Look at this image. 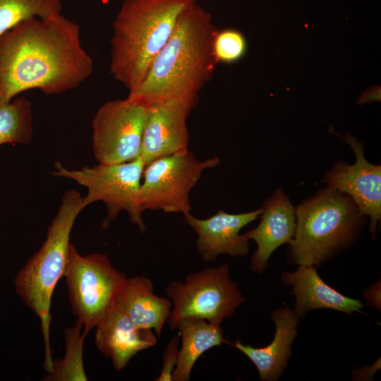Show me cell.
I'll return each mask as SVG.
<instances>
[{
    "label": "cell",
    "mask_w": 381,
    "mask_h": 381,
    "mask_svg": "<svg viewBox=\"0 0 381 381\" xmlns=\"http://www.w3.org/2000/svg\"><path fill=\"white\" fill-rule=\"evenodd\" d=\"M32 122V103L25 96L1 104L0 145L28 144L33 133Z\"/></svg>",
    "instance_id": "20"
},
{
    "label": "cell",
    "mask_w": 381,
    "mask_h": 381,
    "mask_svg": "<svg viewBox=\"0 0 381 381\" xmlns=\"http://www.w3.org/2000/svg\"><path fill=\"white\" fill-rule=\"evenodd\" d=\"M380 368V361H377L374 365L368 366L367 368H362L355 369L353 372V380H372L373 375L375 372Z\"/></svg>",
    "instance_id": "26"
},
{
    "label": "cell",
    "mask_w": 381,
    "mask_h": 381,
    "mask_svg": "<svg viewBox=\"0 0 381 381\" xmlns=\"http://www.w3.org/2000/svg\"><path fill=\"white\" fill-rule=\"evenodd\" d=\"M218 157L204 161L185 151L161 157L145 165L140 189V203L145 210L189 213V195L204 171L217 166Z\"/></svg>",
    "instance_id": "9"
},
{
    "label": "cell",
    "mask_w": 381,
    "mask_h": 381,
    "mask_svg": "<svg viewBox=\"0 0 381 381\" xmlns=\"http://www.w3.org/2000/svg\"><path fill=\"white\" fill-rule=\"evenodd\" d=\"M166 292L173 302L167 321L173 330L185 319H203L221 324L246 300L238 284L230 279L229 267L226 264L190 274L183 282L171 281Z\"/></svg>",
    "instance_id": "8"
},
{
    "label": "cell",
    "mask_w": 381,
    "mask_h": 381,
    "mask_svg": "<svg viewBox=\"0 0 381 381\" xmlns=\"http://www.w3.org/2000/svg\"><path fill=\"white\" fill-rule=\"evenodd\" d=\"M344 140L352 148L355 162H337L322 182L350 196L361 214L369 217L370 238L374 241L381 219V167L366 160L363 145L355 138L346 134Z\"/></svg>",
    "instance_id": "11"
},
{
    "label": "cell",
    "mask_w": 381,
    "mask_h": 381,
    "mask_svg": "<svg viewBox=\"0 0 381 381\" xmlns=\"http://www.w3.org/2000/svg\"><path fill=\"white\" fill-rule=\"evenodd\" d=\"M145 163L141 157L127 162L84 166L78 169H68L60 162L54 164L53 176L75 181L87 188L84 197L85 206L97 201L103 202L107 215L102 227L107 229L121 211L127 212L129 221L140 231H145L143 212L140 203V189Z\"/></svg>",
    "instance_id": "7"
},
{
    "label": "cell",
    "mask_w": 381,
    "mask_h": 381,
    "mask_svg": "<svg viewBox=\"0 0 381 381\" xmlns=\"http://www.w3.org/2000/svg\"><path fill=\"white\" fill-rule=\"evenodd\" d=\"M181 337L176 366L173 373L174 381H188L198 358L210 349L219 346L227 341L223 337L220 324L203 319H185L179 322Z\"/></svg>",
    "instance_id": "19"
},
{
    "label": "cell",
    "mask_w": 381,
    "mask_h": 381,
    "mask_svg": "<svg viewBox=\"0 0 381 381\" xmlns=\"http://www.w3.org/2000/svg\"><path fill=\"white\" fill-rule=\"evenodd\" d=\"M262 208L259 224L245 233L257 244L250 262L252 271L257 274L265 271L270 257L276 249L293 240L296 228L295 207L281 188L274 190Z\"/></svg>",
    "instance_id": "14"
},
{
    "label": "cell",
    "mask_w": 381,
    "mask_h": 381,
    "mask_svg": "<svg viewBox=\"0 0 381 381\" xmlns=\"http://www.w3.org/2000/svg\"><path fill=\"white\" fill-rule=\"evenodd\" d=\"M61 0H0V36L20 21L61 14Z\"/></svg>",
    "instance_id": "21"
},
{
    "label": "cell",
    "mask_w": 381,
    "mask_h": 381,
    "mask_svg": "<svg viewBox=\"0 0 381 381\" xmlns=\"http://www.w3.org/2000/svg\"><path fill=\"white\" fill-rule=\"evenodd\" d=\"M179 338L173 337L168 343L162 355V368L156 381L173 380V373L176 366L179 356Z\"/></svg>",
    "instance_id": "24"
},
{
    "label": "cell",
    "mask_w": 381,
    "mask_h": 381,
    "mask_svg": "<svg viewBox=\"0 0 381 381\" xmlns=\"http://www.w3.org/2000/svg\"><path fill=\"white\" fill-rule=\"evenodd\" d=\"M217 32L210 13L197 2L188 6L143 81L126 99L147 107L176 102L194 108L218 63L213 52Z\"/></svg>",
    "instance_id": "2"
},
{
    "label": "cell",
    "mask_w": 381,
    "mask_h": 381,
    "mask_svg": "<svg viewBox=\"0 0 381 381\" xmlns=\"http://www.w3.org/2000/svg\"><path fill=\"white\" fill-rule=\"evenodd\" d=\"M82 324L77 320L75 326L66 330V351L63 359L55 363L47 380H87L83 365V344L86 336L80 334Z\"/></svg>",
    "instance_id": "22"
},
{
    "label": "cell",
    "mask_w": 381,
    "mask_h": 381,
    "mask_svg": "<svg viewBox=\"0 0 381 381\" xmlns=\"http://www.w3.org/2000/svg\"><path fill=\"white\" fill-rule=\"evenodd\" d=\"M148 107L125 99L105 102L92 121V150L99 164L132 161L140 155Z\"/></svg>",
    "instance_id": "10"
},
{
    "label": "cell",
    "mask_w": 381,
    "mask_h": 381,
    "mask_svg": "<svg viewBox=\"0 0 381 381\" xmlns=\"http://www.w3.org/2000/svg\"><path fill=\"white\" fill-rule=\"evenodd\" d=\"M93 67L77 23L61 14L23 20L0 36V105L31 89L47 95L75 89Z\"/></svg>",
    "instance_id": "1"
},
{
    "label": "cell",
    "mask_w": 381,
    "mask_h": 381,
    "mask_svg": "<svg viewBox=\"0 0 381 381\" xmlns=\"http://www.w3.org/2000/svg\"><path fill=\"white\" fill-rule=\"evenodd\" d=\"M64 277L72 311L86 335L114 308L128 281L106 254L82 255L73 244Z\"/></svg>",
    "instance_id": "6"
},
{
    "label": "cell",
    "mask_w": 381,
    "mask_h": 381,
    "mask_svg": "<svg viewBox=\"0 0 381 381\" xmlns=\"http://www.w3.org/2000/svg\"><path fill=\"white\" fill-rule=\"evenodd\" d=\"M281 281L292 286L290 294L296 297L293 310L300 318L315 309H331L350 315L362 313L363 304L360 300L347 297L329 286L315 266L298 265L294 272H283Z\"/></svg>",
    "instance_id": "17"
},
{
    "label": "cell",
    "mask_w": 381,
    "mask_h": 381,
    "mask_svg": "<svg viewBox=\"0 0 381 381\" xmlns=\"http://www.w3.org/2000/svg\"><path fill=\"white\" fill-rule=\"evenodd\" d=\"M300 318L288 306L278 307L271 312L274 323V336L267 346L255 348L237 339L226 343L243 353L256 367L261 381H277L288 367L291 346L297 337Z\"/></svg>",
    "instance_id": "15"
},
{
    "label": "cell",
    "mask_w": 381,
    "mask_h": 381,
    "mask_svg": "<svg viewBox=\"0 0 381 381\" xmlns=\"http://www.w3.org/2000/svg\"><path fill=\"white\" fill-rule=\"evenodd\" d=\"M193 109L176 102H158L148 107L140 155L145 165L161 157L188 150L186 120Z\"/></svg>",
    "instance_id": "13"
},
{
    "label": "cell",
    "mask_w": 381,
    "mask_h": 381,
    "mask_svg": "<svg viewBox=\"0 0 381 381\" xmlns=\"http://www.w3.org/2000/svg\"><path fill=\"white\" fill-rule=\"evenodd\" d=\"M246 47L244 37L234 30L218 31L213 42V52L218 62L230 63L239 59Z\"/></svg>",
    "instance_id": "23"
},
{
    "label": "cell",
    "mask_w": 381,
    "mask_h": 381,
    "mask_svg": "<svg viewBox=\"0 0 381 381\" xmlns=\"http://www.w3.org/2000/svg\"><path fill=\"white\" fill-rule=\"evenodd\" d=\"M117 305L140 329H154L157 338L171 313V300L154 294L152 281L145 276L128 278Z\"/></svg>",
    "instance_id": "18"
},
{
    "label": "cell",
    "mask_w": 381,
    "mask_h": 381,
    "mask_svg": "<svg viewBox=\"0 0 381 381\" xmlns=\"http://www.w3.org/2000/svg\"><path fill=\"white\" fill-rule=\"evenodd\" d=\"M95 328L98 350L111 360L118 371L125 368L138 352L157 341L152 329L138 328L117 304Z\"/></svg>",
    "instance_id": "16"
},
{
    "label": "cell",
    "mask_w": 381,
    "mask_h": 381,
    "mask_svg": "<svg viewBox=\"0 0 381 381\" xmlns=\"http://www.w3.org/2000/svg\"><path fill=\"white\" fill-rule=\"evenodd\" d=\"M85 207L84 197L78 191L66 190L48 226L44 243L14 279L16 293L40 319L44 346V367L48 373L53 371L54 365L50 347L52 298L66 271L71 230L79 213Z\"/></svg>",
    "instance_id": "5"
},
{
    "label": "cell",
    "mask_w": 381,
    "mask_h": 381,
    "mask_svg": "<svg viewBox=\"0 0 381 381\" xmlns=\"http://www.w3.org/2000/svg\"><path fill=\"white\" fill-rule=\"evenodd\" d=\"M262 207L254 211L229 214L219 210L212 217L200 219L190 212L183 214L186 222L197 234V251L205 262L215 261L221 254L244 257L249 253V239L239 234L246 225L262 213Z\"/></svg>",
    "instance_id": "12"
},
{
    "label": "cell",
    "mask_w": 381,
    "mask_h": 381,
    "mask_svg": "<svg viewBox=\"0 0 381 381\" xmlns=\"http://www.w3.org/2000/svg\"><path fill=\"white\" fill-rule=\"evenodd\" d=\"M295 212L296 228L287 262L316 268L356 243L365 217L350 196L328 186L301 202Z\"/></svg>",
    "instance_id": "4"
},
{
    "label": "cell",
    "mask_w": 381,
    "mask_h": 381,
    "mask_svg": "<svg viewBox=\"0 0 381 381\" xmlns=\"http://www.w3.org/2000/svg\"><path fill=\"white\" fill-rule=\"evenodd\" d=\"M197 0H125L113 22L109 72L131 92L145 79L181 13Z\"/></svg>",
    "instance_id": "3"
},
{
    "label": "cell",
    "mask_w": 381,
    "mask_h": 381,
    "mask_svg": "<svg viewBox=\"0 0 381 381\" xmlns=\"http://www.w3.org/2000/svg\"><path fill=\"white\" fill-rule=\"evenodd\" d=\"M368 305L374 306L380 310V282H377L368 286L363 293Z\"/></svg>",
    "instance_id": "25"
}]
</instances>
